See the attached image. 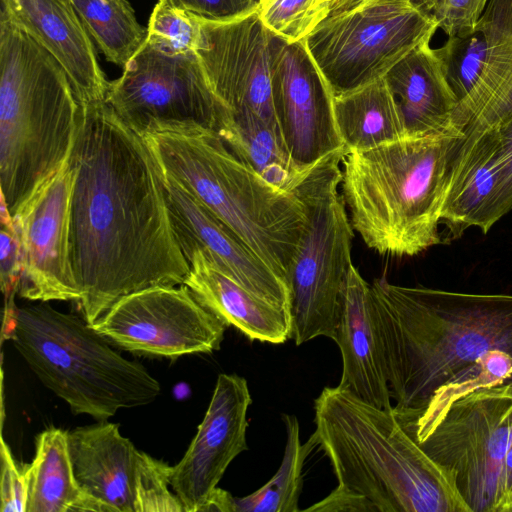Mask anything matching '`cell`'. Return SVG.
Returning <instances> with one entry per match:
<instances>
[{
  "instance_id": "7bdbcfd3",
  "label": "cell",
  "mask_w": 512,
  "mask_h": 512,
  "mask_svg": "<svg viewBox=\"0 0 512 512\" xmlns=\"http://www.w3.org/2000/svg\"><path fill=\"white\" fill-rule=\"evenodd\" d=\"M327 3L331 2L332 0H325Z\"/></svg>"
},
{
  "instance_id": "e575fe53",
  "label": "cell",
  "mask_w": 512,
  "mask_h": 512,
  "mask_svg": "<svg viewBox=\"0 0 512 512\" xmlns=\"http://www.w3.org/2000/svg\"><path fill=\"white\" fill-rule=\"evenodd\" d=\"M1 512H26L27 484L23 467L16 464L8 444L1 437Z\"/></svg>"
},
{
  "instance_id": "6da1fadb",
  "label": "cell",
  "mask_w": 512,
  "mask_h": 512,
  "mask_svg": "<svg viewBox=\"0 0 512 512\" xmlns=\"http://www.w3.org/2000/svg\"><path fill=\"white\" fill-rule=\"evenodd\" d=\"M69 162V255L84 319L93 324L130 293L182 285L190 265L145 139L106 102L80 104Z\"/></svg>"
},
{
  "instance_id": "d6986e66",
  "label": "cell",
  "mask_w": 512,
  "mask_h": 512,
  "mask_svg": "<svg viewBox=\"0 0 512 512\" xmlns=\"http://www.w3.org/2000/svg\"><path fill=\"white\" fill-rule=\"evenodd\" d=\"M1 14L29 33L61 64L80 104L105 102L110 81L70 0H1Z\"/></svg>"
},
{
  "instance_id": "ab89813d",
  "label": "cell",
  "mask_w": 512,
  "mask_h": 512,
  "mask_svg": "<svg viewBox=\"0 0 512 512\" xmlns=\"http://www.w3.org/2000/svg\"><path fill=\"white\" fill-rule=\"evenodd\" d=\"M233 499L228 491L216 488L203 506L201 512H233Z\"/></svg>"
},
{
  "instance_id": "484cf974",
  "label": "cell",
  "mask_w": 512,
  "mask_h": 512,
  "mask_svg": "<svg viewBox=\"0 0 512 512\" xmlns=\"http://www.w3.org/2000/svg\"><path fill=\"white\" fill-rule=\"evenodd\" d=\"M336 128L347 153L407 137L401 111L384 78L335 96Z\"/></svg>"
},
{
  "instance_id": "4fadbf2b",
  "label": "cell",
  "mask_w": 512,
  "mask_h": 512,
  "mask_svg": "<svg viewBox=\"0 0 512 512\" xmlns=\"http://www.w3.org/2000/svg\"><path fill=\"white\" fill-rule=\"evenodd\" d=\"M272 101L281 139L293 163L306 171L345 149L336 128L334 96L304 40L269 39Z\"/></svg>"
},
{
  "instance_id": "e0dca14e",
  "label": "cell",
  "mask_w": 512,
  "mask_h": 512,
  "mask_svg": "<svg viewBox=\"0 0 512 512\" xmlns=\"http://www.w3.org/2000/svg\"><path fill=\"white\" fill-rule=\"evenodd\" d=\"M160 173L172 228L186 259L202 252L244 288L291 314L288 283L197 198Z\"/></svg>"
},
{
  "instance_id": "8d00e7d4",
  "label": "cell",
  "mask_w": 512,
  "mask_h": 512,
  "mask_svg": "<svg viewBox=\"0 0 512 512\" xmlns=\"http://www.w3.org/2000/svg\"><path fill=\"white\" fill-rule=\"evenodd\" d=\"M192 13L209 20L225 21L256 11L259 0H176Z\"/></svg>"
},
{
  "instance_id": "9a60e30c",
  "label": "cell",
  "mask_w": 512,
  "mask_h": 512,
  "mask_svg": "<svg viewBox=\"0 0 512 512\" xmlns=\"http://www.w3.org/2000/svg\"><path fill=\"white\" fill-rule=\"evenodd\" d=\"M73 179L68 159L13 217L22 247L23 271L18 288L22 298L40 302L81 299L69 255Z\"/></svg>"
},
{
  "instance_id": "d4e9b609",
  "label": "cell",
  "mask_w": 512,
  "mask_h": 512,
  "mask_svg": "<svg viewBox=\"0 0 512 512\" xmlns=\"http://www.w3.org/2000/svg\"><path fill=\"white\" fill-rule=\"evenodd\" d=\"M214 131L240 161L280 189L291 192L307 171L293 163L278 128L253 112L222 108Z\"/></svg>"
},
{
  "instance_id": "52a82bcc",
  "label": "cell",
  "mask_w": 512,
  "mask_h": 512,
  "mask_svg": "<svg viewBox=\"0 0 512 512\" xmlns=\"http://www.w3.org/2000/svg\"><path fill=\"white\" fill-rule=\"evenodd\" d=\"M5 323L13 345L44 386L73 414L107 420L120 409L153 402L160 383L138 362L115 351L85 319L47 302L15 307Z\"/></svg>"
},
{
  "instance_id": "2e32d148",
  "label": "cell",
  "mask_w": 512,
  "mask_h": 512,
  "mask_svg": "<svg viewBox=\"0 0 512 512\" xmlns=\"http://www.w3.org/2000/svg\"><path fill=\"white\" fill-rule=\"evenodd\" d=\"M252 403L244 377L220 374L202 422L182 459L170 471V486L185 512H201L229 464L247 450V411Z\"/></svg>"
},
{
  "instance_id": "ba28073f",
  "label": "cell",
  "mask_w": 512,
  "mask_h": 512,
  "mask_svg": "<svg viewBox=\"0 0 512 512\" xmlns=\"http://www.w3.org/2000/svg\"><path fill=\"white\" fill-rule=\"evenodd\" d=\"M338 150L312 166L291 190L302 202L307 224L292 264L290 289L291 339L301 345L314 338H333L351 259L354 229L339 187Z\"/></svg>"
},
{
  "instance_id": "7a4b0ae2",
  "label": "cell",
  "mask_w": 512,
  "mask_h": 512,
  "mask_svg": "<svg viewBox=\"0 0 512 512\" xmlns=\"http://www.w3.org/2000/svg\"><path fill=\"white\" fill-rule=\"evenodd\" d=\"M372 313L393 406L417 441L450 404L512 385V295L371 284Z\"/></svg>"
},
{
  "instance_id": "4dcf8cb0",
  "label": "cell",
  "mask_w": 512,
  "mask_h": 512,
  "mask_svg": "<svg viewBox=\"0 0 512 512\" xmlns=\"http://www.w3.org/2000/svg\"><path fill=\"white\" fill-rule=\"evenodd\" d=\"M200 35L196 14L176 0H158L149 18L146 43L170 54H195Z\"/></svg>"
},
{
  "instance_id": "7c38bea8",
  "label": "cell",
  "mask_w": 512,
  "mask_h": 512,
  "mask_svg": "<svg viewBox=\"0 0 512 512\" xmlns=\"http://www.w3.org/2000/svg\"><path fill=\"white\" fill-rule=\"evenodd\" d=\"M91 326L124 350L168 358L218 350L227 327L184 284L130 293Z\"/></svg>"
},
{
  "instance_id": "277c9868",
  "label": "cell",
  "mask_w": 512,
  "mask_h": 512,
  "mask_svg": "<svg viewBox=\"0 0 512 512\" xmlns=\"http://www.w3.org/2000/svg\"><path fill=\"white\" fill-rule=\"evenodd\" d=\"M79 109L61 64L0 14V189L13 217L68 161Z\"/></svg>"
},
{
  "instance_id": "44dd1931",
  "label": "cell",
  "mask_w": 512,
  "mask_h": 512,
  "mask_svg": "<svg viewBox=\"0 0 512 512\" xmlns=\"http://www.w3.org/2000/svg\"><path fill=\"white\" fill-rule=\"evenodd\" d=\"M75 477L82 490L110 512H135L140 450L119 425L98 421L68 431Z\"/></svg>"
},
{
  "instance_id": "cb8c5ba5",
  "label": "cell",
  "mask_w": 512,
  "mask_h": 512,
  "mask_svg": "<svg viewBox=\"0 0 512 512\" xmlns=\"http://www.w3.org/2000/svg\"><path fill=\"white\" fill-rule=\"evenodd\" d=\"M27 484L26 512H110L87 495L74 473L68 431L50 427L36 438L35 456L23 466Z\"/></svg>"
},
{
  "instance_id": "74e56055",
  "label": "cell",
  "mask_w": 512,
  "mask_h": 512,
  "mask_svg": "<svg viewBox=\"0 0 512 512\" xmlns=\"http://www.w3.org/2000/svg\"><path fill=\"white\" fill-rule=\"evenodd\" d=\"M512 116V75L483 109L466 125L463 135L492 128Z\"/></svg>"
},
{
  "instance_id": "ac0fdd59",
  "label": "cell",
  "mask_w": 512,
  "mask_h": 512,
  "mask_svg": "<svg viewBox=\"0 0 512 512\" xmlns=\"http://www.w3.org/2000/svg\"><path fill=\"white\" fill-rule=\"evenodd\" d=\"M510 210L496 129L464 135L450 164L441 223L453 238L470 227L487 233Z\"/></svg>"
},
{
  "instance_id": "60d3db41",
  "label": "cell",
  "mask_w": 512,
  "mask_h": 512,
  "mask_svg": "<svg viewBox=\"0 0 512 512\" xmlns=\"http://www.w3.org/2000/svg\"><path fill=\"white\" fill-rule=\"evenodd\" d=\"M364 0H332L328 3V15H334L348 10ZM418 7L424 9L431 0H412Z\"/></svg>"
},
{
  "instance_id": "f1b7e54d",
  "label": "cell",
  "mask_w": 512,
  "mask_h": 512,
  "mask_svg": "<svg viewBox=\"0 0 512 512\" xmlns=\"http://www.w3.org/2000/svg\"><path fill=\"white\" fill-rule=\"evenodd\" d=\"M286 445L281 465L261 488L244 497H234L233 512H299L305 459L315 448L311 439L300 441L299 422L294 415H283Z\"/></svg>"
},
{
  "instance_id": "ffe728a7",
  "label": "cell",
  "mask_w": 512,
  "mask_h": 512,
  "mask_svg": "<svg viewBox=\"0 0 512 512\" xmlns=\"http://www.w3.org/2000/svg\"><path fill=\"white\" fill-rule=\"evenodd\" d=\"M342 357L339 388L378 408L391 409V395L372 313L371 285L351 266L332 338Z\"/></svg>"
},
{
  "instance_id": "8992f818",
  "label": "cell",
  "mask_w": 512,
  "mask_h": 512,
  "mask_svg": "<svg viewBox=\"0 0 512 512\" xmlns=\"http://www.w3.org/2000/svg\"><path fill=\"white\" fill-rule=\"evenodd\" d=\"M463 136L405 137L344 156L342 196L370 249L414 256L441 242L446 181Z\"/></svg>"
},
{
  "instance_id": "5bb4252c",
  "label": "cell",
  "mask_w": 512,
  "mask_h": 512,
  "mask_svg": "<svg viewBox=\"0 0 512 512\" xmlns=\"http://www.w3.org/2000/svg\"><path fill=\"white\" fill-rule=\"evenodd\" d=\"M198 19L196 54L222 108L253 112L278 128L271 90V33L256 11L225 21Z\"/></svg>"
},
{
  "instance_id": "83f0119b",
  "label": "cell",
  "mask_w": 512,
  "mask_h": 512,
  "mask_svg": "<svg viewBox=\"0 0 512 512\" xmlns=\"http://www.w3.org/2000/svg\"><path fill=\"white\" fill-rule=\"evenodd\" d=\"M105 58L122 68L145 43L147 29L128 0H70Z\"/></svg>"
},
{
  "instance_id": "5b68a950",
  "label": "cell",
  "mask_w": 512,
  "mask_h": 512,
  "mask_svg": "<svg viewBox=\"0 0 512 512\" xmlns=\"http://www.w3.org/2000/svg\"><path fill=\"white\" fill-rule=\"evenodd\" d=\"M142 137L160 171L197 198L288 283L307 224L298 197L263 179L211 129L178 127Z\"/></svg>"
},
{
  "instance_id": "4316f807",
  "label": "cell",
  "mask_w": 512,
  "mask_h": 512,
  "mask_svg": "<svg viewBox=\"0 0 512 512\" xmlns=\"http://www.w3.org/2000/svg\"><path fill=\"white\" fill-rule=\"evenodd\" d=\"M476 27L486 37L488 52L477 85L454 114L461 134L512 75V0H489Z\"/></svg>"
},
{
  "instance_id": "1f68e13d",
  "label": "cell",
  "mask_w": 512,
  "mask_h": 512,
  "mask_svg": "<svg viewBox=\"0 0 512 512\" xmlns=\"http://www.w3.org/2000/svg\"><path fill=\"white\" fill-rule=\"evenodd\" d=\"M256 13L264 27L288 42L303 41L327 17L325 0H259Z\"/></svg>"
},
{
  "instance_id": "f35d334b",
  "label": "cell",
  "mask_w": 512,
  "mask_h": 512,
  "mask_svg": "<svg viewBox=\"0 0 512 512\" xmlns=\"http://www.w3.org/2000/svg\"><path fill=\"white\" fill-rule=\"evenodd\" d=\"M493 128V127H492ZM498 134L506 199L512 209V116L494 127Z\"/></svg>"
},
{
  "instance_id": "d590c367",
  "label": "cell",
  "mask_w": 512,
  "mask_h": 512,
  "mask_svg": "<svg viewBox=\"0 0 512 512\" xmlns=\"http://www.w3.org/2000/svg\"><path fill=\"white\" fill-rule=\"evenodd\" d=\"M0 243V284L8 299L18 292L23 271L22 247L16 229L1 226Z\"/></svg>"
},
{
  "instance_id": "7402d4cb",
  "label": "cell",
  "mask_w": 512,
  "mask_h": 512,
  "mask_svg": "<svg viewBox=\"0 0 512 512\" xmlns=\"http://www.w3.org/2000/svg\"><path fill=\"white\" fill-rule=\"evenodd\" d=\"M184 281L194 296L227 326L250 340L282 344L291 339V314L253 294L218 268L202 252L188 259Z\"/></svg>"
},
{
  "instance_id": "8fae6325",
  "label": "cell",
  "mask_w": 512,
  "mask_h": 512,
  "mask_svg": "<svg viewBox=\"0 0 512 512\" xmlns=\"http://www.w3.org/2000/svg\"><path fill=\"white\" fill-rule=\"evenodd\" d=\"M105 102L141 136L191 126L214 131L222 110L196 53L170 54L146 41L109 82Z\"/></svg>"
},
{
  "instance_id": "603a6c76",
  "label": "cell",
  "mask_w": 512,
  "mask_h": 512,
  "mask_svg": "<svg viewBox=\"0 0 512 512\" xmlns=\"http://www.w3.org/2000/svg\"><path fill=\"white\" fill-rule=\"evenodd\" d=\"M384 79L403 116L407 137L463 136L453 125L458 101L430 42L402 58Z\"/></svg>"
},
{
  "instance_id": "d6a6232c",
  "label": "cell",
  "mask_w": 512,
  "mask_h": 512,
  "mask_svg": "<svg viewBox=\"0 0 512 512\" xmlns=\"http://www.w3.org/2000/svg\"><path fill=\"white\" fill-rule=\"evenodd\" d=\"M171 466L140 451L135 512H185L170 486Z\"/></svg>"
},
{
  "instance_id": "30bf717a",
  "label": "cell",
  "mask_w": 512,
  "mask_h": 512,
  "mask_svg": "<svg viewBox=\"0 0 512 512\" xmlns=\"http://www.w3.org/2000/svg\"><path fill=\"white\" fill-rule=\"evenodd\" d=\"M437 29L412 0H364L328 15L304 43L335 97L384 78Z\"/></svg>"
},
{
  "instance_id": "3957f363",
  "label": "cell",
  "mask_w": 512,
  "mask_h": 512,
  "mask_svg": "<svg viewBox=\"0 0 512 512\" xmlns=\"http://www.w3.org/2000/svg\"><path fill=\"white\" fill-rule=\"evenodd\" d=\"M315 448L329 459L338 485L304 511L470 512L448 472L391 409L325 387L315 399Z\"/></svg>"
},
{
  "instance_id": "b9f144b4",
  "label": "cell",
  "mask_w": 512,
  "mask_h": 512,
  "mask_svg": "<svg viewBox=\"0 0 512 512\" xmlns=\"http://www.w3.org/2000/svg\"><path fill=\"white\" fill-rule=\"evenodd\" d=\"M0 220L1 226L14 229L13 216L9 211L4 197L0 196Z\"/></svg>"
},
{
  "instance_id": "836d02e7",
  "label": "cell",
  "mask_w": 512,
  "mask_h": 512,
  "mask_svg": "<svg viewBox=\"0 0 512 512\" xmlns=\"http://www.w3.org/2000/svg\"><path fill=\"white\" fill-rule=\"evenodd\" d=\"M489 0H431L423 9L450 37L473 31Z\"/></svg>"
},
{
  "instance_id": "9c48e42d",
  "label": "cell",
  "mask_w": 512,
  "mask_h": 512,
  "mask_svg": "<svg viewBox=\"0 0 512 512\" xmlns=\"http://www.w3.org/2000/svg\"><path fill=\"white\" fill-rule=\"evenodd\" d=\"M417 443L448 472L470 512H511V384L456 399Z\"/></svg>"
},
{
  "instance_id": "f546056e",
  "label": "cell",
  "mask_w": 512,
  "mask_h": 512,
  "mask_svg": "<svg viewBox=\"0 0 512 512\" xmlns=\"http://www.w3.org/2000/svg\"><path fill=\"white\" fill-rule=\"evenodd\" d=\"M435 51L458 107L468 98L484 70L488 52L486 37L476 27L473 31L448 37Z\"/></svg>"
}]
</instances>
